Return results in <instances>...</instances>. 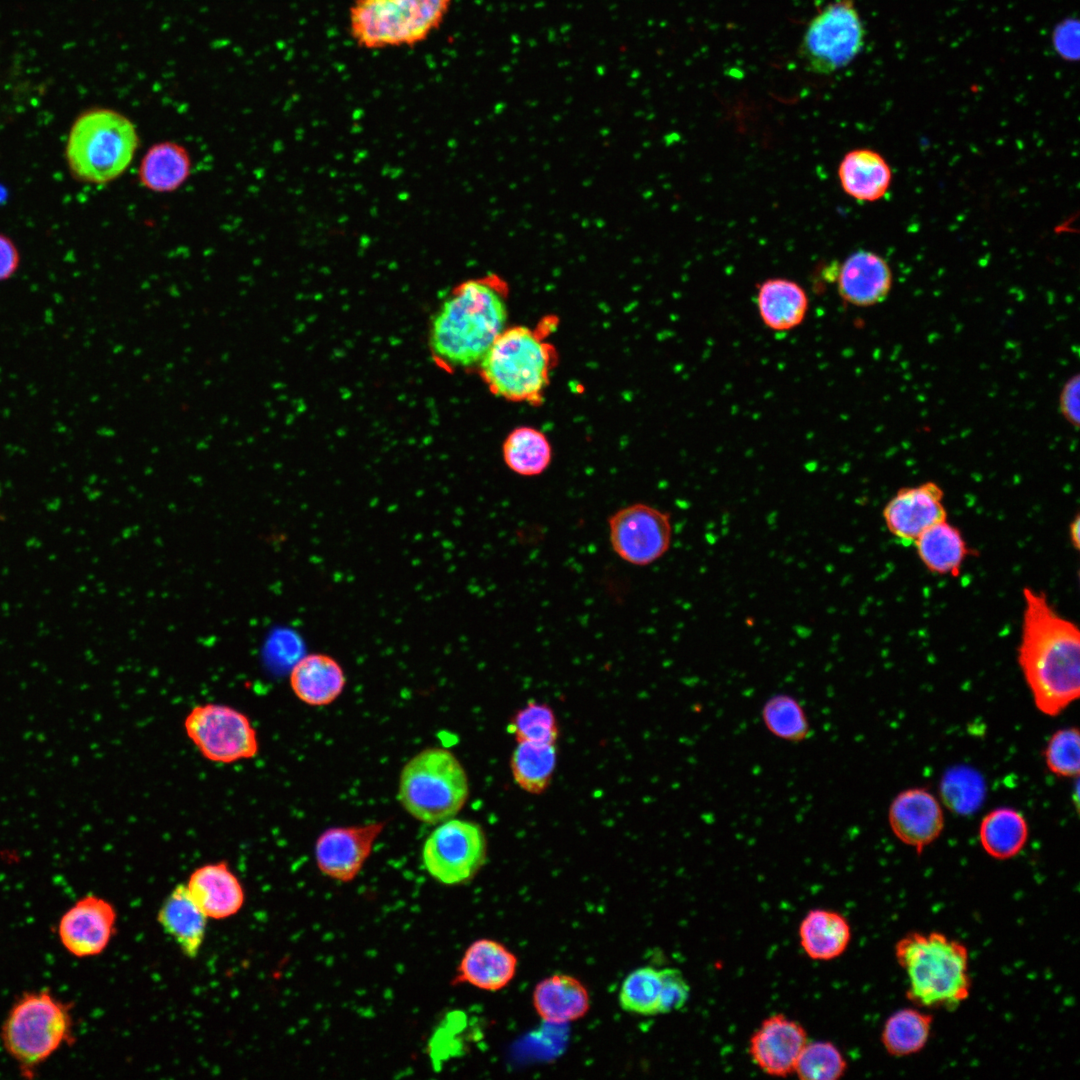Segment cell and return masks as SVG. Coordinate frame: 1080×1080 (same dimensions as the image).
I'll list each match as a JSON object with an SVG mask.
<instances>
[{
    "label": "cell",
    "mask_w": 1080,
    "mask_h": 1080,
    "mask_svg": "<svg viewBox=\"0 0 1080 1080\" xmlns=\"http://www.w3.org/2000/svg\"><path fill=\"white\" fill-rule=\"evenodd\" d=\"M1018 663L1037 709L1057 716L1080 694V631L1044 592L1023 589Z\"/></svg>",
    "instance_id": "obj_1"
},
{
    "label": "cell",
    "mask_w": 1080,
    "mask_h": 1080,
    "mask_svg": "<svg viewBox=\"0 0 1080 1080\" xmlns=\"http://www.w3.org/2000/svg\"><path fill=\"white\" fill-rule=\"evenodd\" d=\"M507 319V288L500 280H466L443 300L432 318L431 353L447 368L479 365L505 330Z\"/></svg>",
    "instance_id": "obj_2"
},
{
    "label": "cell",
    "mask_w": 1080,
    "mask_h": 1080,
    "mask_svg": "<svg viewBox=\"0 0 1080 1080\" xmlns=\"http://www.w3.org/2000/svg\"><path fill=\"white\" fill-rule=\"evenodd\" d=\"M895 957L914 1005L953 1011L968 999L969 953L959 941L939 932H911L896 943Z\"/></svg>",
    "instance_id": "obj_3"
},
{
    "label": "cell",
    "mask_w": 1080,
    "mask_h": 1080,
    "mask_svg": "<svg viewBox=\"0 0 1080 1080\" xmlns=\"http://www.w3.org/2000/svg\"><path fill=\"white\" fill-rule=\"evenodd\" d=\"M513 326L495 340L482 361L480 372L489 390L512 402L538 404L550 382L557 353L546 331Z\"/></svg>",
    "instance_id": "obj_4"
},
{
    "label": "cell",
    "mask_w": 1080,
    "mask_h": 1080,
    "mask_svg": "<svg viewBox=\"0 0 1080 1080\" xmlns=\"http://www.w3.org/2000/svg\"><path fill=\"white\" fill-rule=\"evenodd\" d=\"M138 146V133L130 119L116 110L94 107L73 121L65 160L74 178L103 185L126 171Z\"/></svg>",
    "instance_id": "obj_5"
},
{
    "label": "cell",
    "mask_w": 1080,
    "mask_h": 1080,
    "mask_svg": "<svg viewBox=\"0 0 1080 1080\" xmlns=\"http://www.w3.org/2000/svg\"><path fill=\"white\" fill-rule=\"evenodd\" d=\"M71 1005L48 989L24 992L10 1007L0 1038L23 1077L37 1069L74 1038Z\"/></svg>",
    "instance_id": "obj_6"
},
{
    "label": "cell",
    "mask_w": 1080,
    "mask_h": 1080,
    "mask_svg": "<svg viewBox=\"0 0 1080 1080\" xmlns=\"http://www.w3.org/2000/svg\"><path fill=\"white\" fill-rule=\"evenodd\" d=\"M468 795L467 773L448 749H423L400 772L398 800L409 815L422 823L440 824L453 818Z\"/></svg>",
    "instance_id": "obj_7"
},
{
    "label": "cell",
    "mask_w": 1080,
    "mask_h": 1080,
    "mask_svg": "<svg viewBox=\"0 0 1080 1080\" xmlns=\"http://www.w3.org/2000/svg\"><path fill=\"white\" fill-rule=\"evenodd\" d=\"M452 0H354L349 9L353 40L363 48L413 46L438 29Z\"/></svg>",
    "instance_id": "obj_8"
},
{
    "label": "cell",
    "mask_w": 1080,
    "mask_h": 1080,
    "mask_svg": "<svg viewBox=\"0 0 1080 1080\" xmlns=\"http://www.w3.org/2000/svg\"><path fill=\"white\" fill-rule=\"evenodd\" d=\"M865 27L853 0H834L809 21L800 54L815 73L830 74L849 65L865 44Z\"/></svg>",
    "instance_id": "obj_9"
},
{
    "label": "cell",
    "mask_w": 1080,
    "mask_h": 1080,
    "mask_svg": "<svg viewBox=\"0 0 1080 1080\" xmlns=\"http://www.w3.org/2000/svg\"><path fill=\"white\" fill-rule=\"evenodd\" d=\"M188 739L207 760L232 764L258 754L259 740L251 720L226 704L194 706L184 719Z\"/></svg>",
    "instance_id": "obj_10"
},
{
    "label": "cell",
    "mask_w": 1080,
    "mask_h": 1080,
    "mask_svg": "<svg viewBox=\"0 0 1080 1080\" xmlns=\"http://www.w3.org/2000/svg\"><path fill=\"white\" fill-rule=\"evenodd\" d=\"M487 858V839L480 825L450 818L438 825L422 848L428 874L446 885L472 880Z\"/></svg>",
    "instance_id": "obj_11"
},
{
    "label": "cell",
    "mask_w": 1080,
    "mask_h": 1080,
    "mask_svg": "<svg viewBox=\"0 0 1080 1080\" xmlns=\"http://www.w3.org/2000/svg\"><path fill=\"white\" fill-rule=\"evenodd\" d=\"M608 532L610 545L620 559L648 566L670 548L671 515L645 503L630 504L609 516Z\"/></svg>",
    "instance_id": "obj_12"
},
{
    "label": "cell",
    "mask_w": 1080,
    "mask_h": 1080,
    "mask_svg": "<svg viewBox=\"0 0 1080 1080\" xmlns=\"http://www.w3.org/2000/svg\"><path fill=\"white\" fill-rule=\"evenodd\" d=\"M385 822L337 826L323 831L315 842V861L319 871L339 882L356 878L369 858Z\"/></svg>",
    "instance_id": "obj_13"
},
{
    "label": "cell",
    "mask_w": 1080,
    "mask_h": 1080,
    "mask_svg": "<svg viewBox=\"0 0 1080 1080\" xmlns=\"http://www.w3.org/2000/svg\"><path fill=\"white\" fill-rule=\"evenodd\" d=\"M116 918L110 902L96 895H86L61 915L57 925L58 939L74 957L97 956L108 946Z\"/></svg>",
    "instance_id": "obj_14"
},
{
    "label": "cell",
    "mask_w": 1080,
    "mask_h": 1080,
    "mask_svg": "<svg viewBox=\"0 0 1080 1080\" xmlns=\"http://www.w3.org/2000/svg\"><path fill=\"white\" fill-rule=\"evenodd\" d=\"M887 530L902 543H913L925 530L947 519L944 492L933 481L902 487L886 503Z\"/></svg>",
    "instance_id": "obj_15"
},
{
    "label": "cell",
    "mask_w": 1080,
    "mask_h": 1080,
    "mask_svg": "<svg viewBox=\"0 0 1080 1080\" xmlns=\"http://www.w3.org/2000/svg\"><path fill=\"white\" fill-rule=\"evenodd\" d=\"M808 1043L804 1027L783 1014L763 1020L749 1040L753 1062L766 1074L785 1077L794 1073L797 1060Z\"/></svg>",
    "instance_id": "obj_16"
},
{
    "label": "cell",
    "mask_w": 1080,
    "mask_h": 1080,
    "mask_svg": "<svg viewBox=\"0 0 1080 1080\" xmlns=\"http://www.w3.org/2000/svg\"><path fill=\"white\" fill-rule=\"evenodd\" d=\"M888 821L893 834L918 854L934 842L944 828L942 807L924 788H910L897 794L889 806Z\"/></svg>",
    "instance_id": "obj_17"
},
{
    "label": "cell",
    "mask_w": 1080,
    "mask_h": 1080,
    "mask_svg": "<svg viewBox=\"0 0 1080 1080\" xmlns=\"http://www.w3.org/2000/svg\"><path fill=\"white\" fill-rule=\"evenodd\" d=\"M892 282V271L887 261L865 250L851 254L837 273L840 297L856 307H870L883 302L890 293Z\"/></svg>",
    "instance_id": "obj_18"
},
{
    "label": "cell",
    "mask_w": 1080,
    "mask_h": 1080,
    "mask_svg": "<svg viewBox=\"0 0 1080 1080\" xmlns=\"http://www.w3.org/2000/svg\"><path fill=\"white\" fill-rule=\"evenodd\" d=\"M517 966L516 955L505 945L493 939L481 938L465 950L452 984L499 991L513 980Z\"/></svg>",
    "instance_id": "obj_19"
},
{
    "label": "cell",
    "mask_w": 1080,
    "mask_h": 1080,
    "mask_svg": "<svg viewBox=\"0 0 1080 1080\" xmlns=\"http://www.w3.org/2000/svg\"><path fill=\"white\" fill-rule=\"evenodd\" d=\"M186 887L208 918L225 919L243 906L245 894L237 876L224 861L196 868Z\"/></svg>",
    "instance_id": "obj_20"
},
{
    "label": "cell",
    "mask_w": 1080,
    "mask_h": 1080,
    "mask_svg": "<svg viewBox=\"0 0 1080 1080\" xmlns=\"http://www.w3.org/2000/svg\"><path fill=\"white\" fill-rule=\"evenodd\" d=\"M289 685L301 702L321 707L333 703L342 694L346 676L334 657L325 653H310L293 665Z\"/></svg>",
    "instance_id": "obj_21"
},
{
    "label": "cell",
    "mask_w": 1080,
    "mask_h": 1080,
    "mask_svg": "<svg viewBox=\"0 0 1080 1080\" xmlns=\"http://www.w3.org/2000/svg\"><path fill=\"white\" fill-rule=\"evenodd\" d=\"M532 1002L538 1016L550 1024H566L582 1018L590 1008L588 990L577 978L557 973L534 988Z\"/></svg>",
    "instance_id": "obj_22"
},
{
    "label": "cell",
    "mask_w": 1080,
    "mask_h": 1080,
    "mask_svg": "<svg viewBox=\"0 0 1080 1080\" xmlns=\"http://www.w3.org/2000/svg\"><path fill=\"white\" fill-rule=\"evenodd\" d=\"M207 916L191 897L186 885L176 886L162 903L157 920L182 952L195 957L203 944Z\"/></svg>",
    "instance_id": "obj_23"
},
{
    "label": "cell",
    "mask_w": 1080,
    "mask_h": 1080,
    "mask_svg": "<svg viewBox=\"0 0 1080 1080\" xmlns=\"http://www.w3.org/2000/svg\"><path fill=\"white\" fill-rule=\"evenodd\" d=\"M842 189L850 197L863 202L882 198L890 187L892 172L878 152L860 148L849 151L838 167Z\"/></svg>",
    "instance_id": "obj_24"
},
{
    "label": "cell",
    "mask_w": 1080,
    "mask_h": 1080,
    "mask_svg": "<svg viewBox=\"0 0 1080 1080\" xmlns=\"http://www.w3.org/2000/svg\"><path fill=\"white\" fill-rule=\"evenodd\" d=\"M757 307L763 324L770 330L785 332L804 321L809 300L805 290L786 278H770L757 289Z\"/></svg>",
    "instance_id": "obj_25"
},
{
    "label": "cell",
    "mask_w": 1080,
    "mask_h": 1080,
    "mask_svg": "<svg viewBox=\"0 0 1080 1080\" xmlns=\"http://www.w3.org/2000/svg\"><path fill=\"white\" fill-rule=\"evenodd\" d=\"M913 543L922 564L937 575L957 577L972 553L962 532L947 519L925 530Z\"/></svg>",
    "instance_id": "obj_26"
},
{
    "label": "cell",
    "mask_w": 1080,
    "mask_h": 1080,
    "mask_svg": "<svg viewBox=\"0 0 1080 1080\" xmlns=\"http://www.w3.org/2000/svg\"><path fill=\"white\" fill-rule=\"evenodd\" d=\"M799 938L808 957L828 961L845 952L851 940V927L836 911L813 909L800 923Z\"/></svg>",
    "instance_id": "obj_27"
},
{
    "label": "cell",
    "mask_w": 1080,
    "mask_h": 1080,
    "mask_svg": "<svg viewBox=\"0 0 1080 1080\" xmlns=\"http://www.w3.org/2000/svg\"><path fill=\"white\" fill-rule=\"evenodd\" d=\"M191 167L189 153L182 145L161 142L151 146L143 156L138 177L150 191L172 192L187 180Z\"/></svg>",
    "instance_id": "obj_28"
},
{
    "label": "cell",
    "mask_w": 1080,
    "mask_h": 1080,
    "mask_svg": "<svg viewBox=\"0 0 1080 1080\" xmlns=\"http://www.w3.org/2000/svg\"><path fill=\"white\" fill-rule=\"evenodd\" d=\"M1029 835L1025 817L1010 807H998L988 812L979 826V839L985 852L998 860L1018 855Z\"/></svg>",
    "instance_id": "obj_29"
},
{
    "label": "cell",
    "mask_w": 1080,
    "mask_h": 1080,
    "mask_svg": "<svg viewBox=\"0 0 1080 1080\" xmlns=\"http://www.w3.org/2000/svg\"><path fill=\"white\" fill-rule=\"evenodd\" d=\"M556 763V744L518 742L510 766L513 779L522 790L540 794L549 787Z\"/></svg>",
    "instance_id": "obj_30"
},
{
    "label": "cell",
    "mask_w": 1080,
    "mask_h": 1080,
    "mask_svg": "<svg viewBox=\"0 0 1080 1080\" xmlns=\"http://www.w3.org/2000/svg\"><path fill=\"white\" fill-rule=\"evenodd\" d=\"M506 466L514 473L531 477L543 473L552 459L551 445L538 429L522 426L506 437L503 448Z\"/></svg>",
    "instance_id": "obj_31"
},
{
    "label": "cell",
    "mask_w": 1080,
    "mask_h": 1080,
    "mask_svg": "<svg viewBox=\"0 0 1080 1080\" xmlns=\"http://www.w3.org/2000/svg\"><path fill=\"white\" fill-rule=\"evenodd\" d=\"M933 1017L918 1009H901L885 1022L881 1042L887 1053L894 1057L909 1056L921 1051L927 1044Z\"/></svg>",
    "instance_id": "obj_32"
},
{
    "label": "cell",
    "mask_w": 1080,
    "mask_h": 1080,
    "mask_svg": "<svg viewBox=\"0 0 1080 1080\" xmlns=\"http://www.w3.org/2000/svg\"><path fill=\"white\" fill-rule=\"evenodd\" d=\"M767 730L775 737L792 743L802 742L810 735V724L800 702L789 694H776L767 699L761 709Z\"/></svg>",
    "instance_id": "obj_33"
},
{
    "label": "cell",
    "mask_w": 1080,
    "mask_h": 1080,
    "mask_svg": "<svg viewBox=\"0 0 1080 1080\" xmlns=\"http://www.w3.org/2000/svg\"><path fill=\"white\" fill-rule=\"evenodd\" d=\"M661 973L651 966L635 969L623 981L619 1003L623 1010L643 1016L659 1014Z\"/></svg>",
    "instance_id": "obj_34"
},
{
    "label": "cell",
    "mask_w": 1080,
    "mask_h": 1080,
    "mask_svg": "<svg viewBox=\"0 0 1080 1080\" xmlns=\"http://www.w3.org/2000/svg\"><path fill=\"white\" fill-rule=\"evenodd\" d=\"M508 731L517 742L556 744L559 725L548 704L531 700L512 715Z\"/></svg>",
    "instance_id": "obj_35"
},
{
    "label": "cell",
    "mask_w": 1080,
    "mask_h": 1080,
    "mask_svg": "<svg viewBox=\"0 0 1080 1080\" xmlns=\"http://www.w3.org/2000/svg\"><path fill=\"white\" fill-rule=\"evenodd\" d=\"M847 1069L840 1050L831 1042L807 1043L802 1050L794 1073L802 1080H837Z\"/></svg>",
    "instance_id": "obj_36"
},
{
    "label": "cell",
    "mask_w": 1080,
    "mask_h": 1080,
    "mask_svg": "<svg viewBox=\"0 0 1080 1080\" xmlns=\"http://www.w3.org/2000/svg\"><path fill=\"white\" fill-rule=\"evenodd\" d=\"M1047 768L1059 777L1072 778L1079 775L1080 736L1076 727L1057 730L1049 738L1044 750Z\"/></svg>",
    "instance_id": "obj_37"
},
{
    "label": "cell",
    "mask_w": 1080,
    "mask_h": 1080,
    "mask_svg": "<svg viewBox=\"0 0 1080 1080\" xmlns=\"http://www.w3.org/2000/svg\"><path fill=\"white\" fill-rule=\"evenodd\" d=\"M983 782L970 769H955L945 775L941 783L943 801L957 813H970L981 803Z\"/></svg>",
    "instance_id": "obj_38"
},
{
    "label": "cell",
    "mask_w": 1080,
    "mask_h": 1080,
    "mask_svg": "<svg viewBox=\"0 0 1080 1080\" xmlns=\"http://www.w3.org/2000/svg\"><path fill=\"white\" fill-rule=\"evenodd\" d=\"M661 973L659 1013L679 1010L687 1002L690 988L682 973L675 968H664Z\"/></svg>",
    "instance_id": "obj_39"
},
{
    "label": "cell",
    "mask_w": 1080,
    "mask_h": 1080,
    "mask_svg": "<svg viewBox=\"0 0 1080 1080\" xmlns=\"http://www.w3.org/2000/svg\"><path fill=\"white\" fill-rule=\"evenodd\" d=\"M1052 44L1059 57L1068 62L1076 61L1079 57L1078 20L1066 18L1059 22L1052 33Z\"/></svg>",
    "instance_id": "obj_40"
},
{
    "label": "cell",
    "mask_w": 1080,
    "mask_h": 1080,
    "mask_svg": "<svg viewBox=\"0 0 1080 1080\" xmlns=\"http://www.w3.org/2000/svg\"><path fill=\"white\" fill-rule=\"evenodd\" d=\"M1079 388L1080 376H1071L1063 385L1059 395V410L1063 418L1076 429L1079 427Z\"/></svg>",
    "instance_id": "obj_41"
},
{
    "label": "cell",
    "mask_w": 1080,
    "mask_h": 1080,
    "mask_svg": "<svg viewBox=\"0 0 1080 1080\" xmlns=\"http://www.w3.org/2000/svg\"><path fill=\"white\" fill-rule=\"evenodd\" d=\"M21 255L14 241L0 233V281L11 278L18 270Z\"/></svg>",
    "instance_id": "obj_42"
},
{
    "label": "cell",
    "mask_w": 1080,
    "mask_h": 1080,
    "mask_svg": "<svg viewBox=\"0 0 1080 1080\" xmlns=\"http://www.w3.org/2000/svg\"><path fill=\"white\" fill-rule=\"evenodd\" d=\"M1079 530H1080V518H1079V515L1076 514V516L1072 519V521L1070 523V526H1069L1070 542H1071V545L1076 550L1079 549V543H1080V540H1079L1080 532H1079Z\"/></svg>",
    "instance_id": "obj_43"
}]
</instances>
